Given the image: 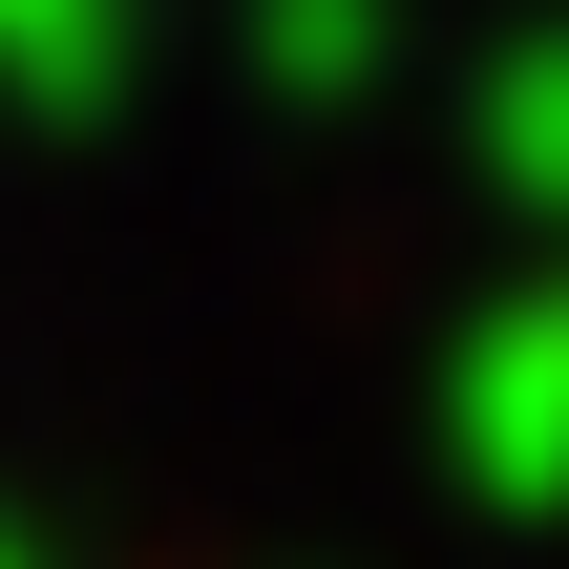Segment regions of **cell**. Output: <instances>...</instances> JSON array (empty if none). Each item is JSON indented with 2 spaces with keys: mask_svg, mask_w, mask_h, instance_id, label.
<instances>
[{
  "mask_svg": "<svg viewBox=\"0 0 569 569\" xmlns=\"http://www.w3.org/2000/svg\"><path fill=\"white\" fill-rule=\"evenodd\" d=\"M465 465L507 507H569V296H528L486 359H465Z\"/></svg>",
  "mask_w": 569,
  "mask_h": 569,
  "instance_id": "cell-1",
  "label": "cell"
},
{
  "mask_svg": "<svg viewBox=\"0 0 569 569\" xmlns=\"http://www.w3.org/2000/svg\"><path fill=\"white\" fill-rule=\"evenodd\" d=\"M106 63H127V0H0V84L21 106H106Z\"/></svg>",
  "mask_w": 569,
  "mask_h": 569,
  "instance_id": "cell-2",
  "label": "cell"
},
{
  "mask_svg": "<svg viewBox=\"0 0 569 569\" xmlns=\"http://www.w3.org/2000/svg\"><path fill=\"white\" fill-rule=\"evenodd\" d=\"M507 169H528V190H569V63H528V84H507Z\"/></svg>",
  "mask_w": 569,
  "mask_h": 569,
  "instance_id": "cell-3",
  "label": "cell"
}]
</instances>
